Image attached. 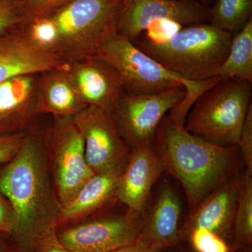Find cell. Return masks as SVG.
<instances>
[{
	"instance_id": "obj_27",
	"label": "cell",
	"mask_w": 252,
	"mask_h": 252,
	"mask_svg": "<svg viewBox=\"0 0 252 252\" xmlns=\"http://www.w3.org/2000/svg\"><path fill=\"white\" fill-rule=\"evenodd\" d=\"M247 173L252 175V105L249 109L238 144Z\"/></svg>"
},
{
	"instance_id": "obj_34",
	"label": "cell",
	"mask_w": 252,
	"mask_h": 252,
	"mask_svg": "<svg viewBox=\"0 0 252 252\" xmlns=\"http://www.w3.org/2000/svg\"><path fill=\"white\" fill-rule=\"evenodd\" d=\"M197 1L201 3L202 4L205 5V6H209L210 3H212L214 0H197Z\"/></svg>"
},
{
	"instance_id": "obj_19",
	"label": "cell",
	"mask_w": 252,
	"mask_h": 252,
	"mask_svg": "<svg viewBox=\"0 0 252 252\" xmlns=\"http://www.w3.org/2000/svg\"><path fill=\"white\" fill-rule=\"evenodd\" d=\"M86 107L73 86L67 67L39 74L38 109L40 115L74 117Z\"/></svg>"
},
{
	"instance_id": "obj_16",
	"label": "cell",
	"mask_w": 252,
	"mask_h": 252,
	"mask_svg": "<svg viewBox=\"0 0 252 252\" xmlns=\"http://www.w3.org/2000/svg\"><path fill=\"white\" fill-rule=\"evenodd\" d=\"M241 176L235 174L190 210L183 220L181 238L186 243L187 235L195 228L213 232L229 245Z\"/></svg>"
},
{
	"instance_id": "obj_21",
	"label": "cell",
	"mask_w": 252,
	"mask_h": 252,
	"mask_svg": "<svg viewBox=\"0 0 252 252\" xmlns=\"http://www.w3.org/2000/svg\"><path fill=\"white\" fill-rule=\"evenodd\" d=\"M252 246V175L240 177V188L234 221L230 235V251L234 252Z\"/></svg>"
},
{
	"instance_id": "obj_33",
	"label": "cell",
	"mask_w": 252,
	"mask_h": 252,
	"mask_svg": "<svg viewBox=\"0 0 252 252\" xmlns=\"http://www.w3.org/2000/svg\"><path fill=\"white\" fill-rule=\"evenodd\" d=\"M165 252H194L190 246L186 245V243L182 244L175 248L169 249Z\"/></svg>"
},
{
	"instance_id": "obj_3",
	"label": "cell",
	"mask_w": 252,
	"mask_h": 252,
	"mask_svg": "<svg viewBox=\"0 0 252 252\" xmlns=\"http://www.w3.org/2000/svg\"><path fill=\"white\" fill-rule=\"evenodd\" d=\"M121 0H71L48 17L24 24L34 41L69 64L94 57L115 29Z\"/></svg>"
},
{
	"instance_id": "obj_26",
	"label": "cell",
	"mask_w": 252,
	"mask_h": 252,
	"mask_svg": "<svg viewBox=\"0 0 252 252\" xmlns=\"http://www.w3.org/2000/svg\"><path fill=\"white\" fill-rule=\"evenodd\" d=\"M24 24L18 0H0V34Z\"/></svg>"
},
{
	"instance_id": "obj_36",
	"label": "cell",
	"mask_w": 252,
	"mask_h": 252,
	"mask_svg": "<svg viewBox=\"0 0 252 252\" xmlns=\"http://www.w3.org/2000/svg\"><path fill=\"white\" fill-rule=\"evenodd\" d=\"M121 1H123V2L125 3L127 0H121Z\"/></svg>"
},
{
	"instance_id": "obj_2",
	"label": "cell",
	"mask_w": 252,
	"mask_h": 252,
	"mask_svg": "<svg viewBox=\"0 0 252 252\" xmlns=\"http://www.w3.org/2000/svg\"><path fill=\"white\" fill-rule=\"evenodd\" d=\"M153 144L164 172L183 187L190 210L235 175L238 147L194 135L169 117L162 119Z\"/></svg>"
},
{
	"instance_id": "obj_13",
	"label": "cell",
	"mask_w": 252,
	"mask_h": 252,
	"mask_svg": "<svg viewBox=\"0 0 252 252\" xmlns=\"http://www.w3.org/2000/svg\"><path fill=\"white\" fill-rule=\"evenodd\" d=\"M67 66L34 41L24 25L0 34V84L16 76L41 74Z\"/></svg>"
},
{
	"instance_id": "obj_9",
	"label": "cell",
	"mask_w": 252,
	"mask_h": 252,
	"mask_svg": "<svg viewBox=\"0 0 252 252\" xmlns=\"http://www.w3.org/2000/svg\"><path fill=\"white\" fill-rule=\"evenodd\" d=\"M142 212L127 209L121 215L84 220L58 230L60 242L70 252H110L140 236Z\"/></svg>"
},
{
	"instance_id": "obj_30",
	"label": "cell",
	"mask_w": 252,
	"mask_h": 252,
	"mask_svg": "<svg viewBox=\"0 0 252 252\" xmlns=\"http://www.w3.org/2000/svg\"><path fill=\"white\" fill-rule=\"evenodd\" d=\"M57 233L49 235L39 242L33 252H70L60 242Z\"/></svg>"
},
{
	"instance_id": "obj_10",
	"label": "cell",
	"mask_w": 252,
	"mask_h": 252,
	"mask_svg": "<svg viewBox=\"0 0 252 252\" xmlns=\"http://www.w3.org/2000/svg\"><path fill=\"white\" fill-rule=\"evenodd\" d=\"M84 141L86 160L94 173L124 168L131 152L112 114L87 106L73 117Z\"/></svg>"
},
{
	"instance_id": "obj_31",
	"label": "cell",
	"mask_w": 252,
	"mask_h": 252,
	"mask_svg": "<svg viewBox=\"0 0 252 252\" xmlns=\"http://www.w3.org/2000/svg\"><path fill=\"white\" fill-rule=\"evenodd\" d=\"M166 250H154L149 248L148 246L137 239L134 243L122 248L117 249L110 252H165Z\"/></svg>"
},
{
	"instance_id": "obj_12",
	"label": "cell",
	"mask_w": 252,
	"mask_h": 252,
	"mask_svg": "<svg viewBox=\"0 0 252 252\" xmlns=\"http://www.w3.org/2000/svg\"><path fill=\"white\" fill-rule=\"evenodd\" d=\"M182 205L175 187L162 182L143 212L138 240L154 250H167L184 244L181 238Z\"/></svg>"
},
{
	"instance_id": "obj_20",
	"label": "cell",
	"mask_w": 252,
	"mask_h": 252,
	"mask_svg": "<svg viewBox=\"0 0 252 252\" xmlns=\"http://www.w3.org/2000/svg\"><path fill=\"white\" fill-rule=\"evenodd\" d=\"M219 77L221 80L238 78L252 84V18L233 34L229 52Z\"/></svg>"
},
{
	"instance_id": "obj_14",
	"label": "cell",
	"mask_w": 252,
	"mask_h": 252,
	"mask_svg": "<svg viewBox=\"0 0 252 252\" xmlns=\"http://www.w3.org/2000/svg\"><path fill=\"white\" fill-rule=\"evenodd\" d=\"M67 72L83 103L112 112L125 92L122 78L109 63L96 57L68 64Z\"/></svg>"
},
{
	"instance_id": "obj_32",
	"label": "cell",
	"mask_w": 252,
	"mask_h": 252,
	"mask_svg": "<svg viewBox=\"0 0 252 252\" xmlns=\"http://www.w3.org/2000/svg\"><path fill=\"white\" fill-rule=\"evenodd\" d=\"M0 252H23L9 238L0 237Z\"/></svg>"
},
{
	"instance_id": "obj_8",
	"label": "cell",
	"mask_w": 252,
	"mask_h": 252,
	"mask_svg": "<svg viewBox=\"0 0 252 252\" xmlns=\"http://www.w3.org/2000/svg\"><path fill=\"white\" fill-rule=\"evenodd\" d=\"M184 86L152 94L124 92L112 109L123 140L132 149L153 143L162 119L185 100Z\"/></svg>"
},
{
	"instance_id": "obj_15",
	"label": "cell",
	"mask_w": 252,
	"mask_h": 252,
	"mask_svg": "<svg viewBox=\"0 0 252 252\" xmlns=\"http://www.w3.org/2000/svg\"><path fill=\"white\" fill-rule=\"evenodd\" d=\"M164 173L161 159L151 143L131 149L118 181L115 198L129 210L143 212L154 185Z\"/></svg>"
},
{
	"instance_id": "obj_25",
	"label": "cell",
	"mask_w": 252,
	"mask_h": 252,
	"mask_svg": "<svg viewBox=\"0 0 252 252\" xmlns=\"http://www.w3.org/2000/svg\"><path fill=\"white\" fill-rule=\"evenodd\" d=\"M71 0H18L24 24L46 18L69 3Z\"/></svg>"
},
{
	"instance_id": "obj_23",
	"label": "cell",
	"mask_w": 252,
	"mask_h": 252,
	"mask_svg": "<svg viewBox=\"0 0 252 252\" xmlns=\"http://www.w3.org/2000/svg\"><path fill=\"white\" fill-rule=\"evenodd\" d=\"M186 243L194 252H231L223 239L203 228L192 230L187 235Z\"/></svg>"
},
{
	"instance_id": "obj_7",
	"label": "cell",
	"mask_w": 252,
	"mask_h": 252,
	"mask_svg": "<svg viewBox=\"0 0 252 252\" xmlns=\"http://www.w3.org/2000/svg\"><path fill=\"white\" fill-rule=\"evenodd\" d=\"M51 180L61 207L94 175L73 117H56L46 136Z\"/></svg>"
},
{
	"instance_id": "obj_35",
	"label": "cell",
	"mask_w": 252,
	"mask_h": 252,
	"mask_svg": "<svg viewBox=\"0 0 252 252\" xmlns=\"http://www.w3.org/2000/svg\"><path fill=\"white\" fill-rule=\"evenodd\" d=\"M234 252H252V248H250L248 249H245V250H240V251H237Z\"/></svg>"
},
{
	"instance_id": "obj_17",
	"label": "cell",
	"mask_w": 252,
	"mask_h": 252,
	"mask_svg": "<svg viewBox=\"0 0 252 252\" xmlns=\"http://www.w3.org/2000/svg\"><path fill=\"white\" fill-rule=\"evenodd\" d=\"M39 74L16 76L0 84V136L26 132L33 127L38 109Z\"/></svg>"
},
{
	"instance_id": "obj_18",
	"label": "cell",
	"mask_w": 252,
	"mask_h": 252,
	"mask_svg": "<svg viewBox=\"0 0 252 252\" xmlns=\"http://www.w3.org/2000/svg\"><path fill=\"white\" fill-rule=\"evenodd\" d=\"M124 168L94 173L74 198L61 207L58 230L86 220L116 199L118 181Z\"/></svg>"
},
{
	"instance_id": "obj_24",
	"label": "cell",
	"mask_w": 252,
	"mask_h": 252,
	"mask_svg": "<svg viewBox=\"0 0 252 252\" xmlns=\"http://www.w3.org/2000/svg\"><path fill=\"white\" fill-rule=\"evenodd\" d=\"M184 27L185 26L181 23L168 18L156 19L149 23L138 38L152 44H163L170 40Z\"/></svg>"
},
{
	"instance_id": "obj_22",
	"label": "cell",
	"mask_w": 252,
	"mask_h": 252,
	"mask_svg": "<svg viewBox=\"0 0 252 252\" xmlns=\"http://www.w3.org/2000/svg\"><path fill=\"white\" fill-rule=\"evenodd\" d=\"M252 0H215L209 23L233 35L252 18Z\"/></svg>"
},
{
	"instance_id": "obj_6",
	"label": "cell",
	"mask_w": 252,
	"mask_h": 252,
	"mask_svg": "<svg viewBox=\"0 0 252 252\" xmlns=\"http://www.w3.org/2000/svg\"><path fill=\"white\" fill-rule=\"evenodd\" d=\"M252 83L238 78L221 80L195 100L185 127L215 143L238 146L252 104Z\"/></svg>"
},
{
	"instance_id": "obj_1",
	"label": "cell",
	"mask_w": 252,
	"mask_h": 252,
	"mask_svg": "<svg viewBox=\"0 0 252 252\" xmlns=\"http://www.w3.org/2000/svg\"><path fill=\"white\" fill-rule=\"evenodd\" d=\"M0 189L16 217L11 241L23 252L57 233L61 205L50 174L46 136L32 127L15 157L0 167Z\"/></svg>"
},
{
	"instance_id": "obj_29",
	"label": "cell",
	"mask_w": 252,
	"mask_h": 252,
	"mask_svg": "<svg viewBox=\"0 0 252 252\" xmlns=\"http://www.w3.org/2000/svg\"><path fill=\"white\" fill-rule=\"evenodd\" d=\"M26 132L0 136V167L15 157L24 138Z\"/></svg>"
},
{
	"instance_id": "obj_4",
	"label": "cell",
	"mask_w": 252,
	"mask_h": 252,
	"mask_svg": "<svg viewBox=\"0 0 252 252\" xmlns=\"http://www.w3.org/2000/svg\"><path fill=\"white\" fill-rule=\"evenodd\" d=\"M94 57L109 63L117 71L126 92L152 94L184 86L187 92L185 100L170 112L172 119L180 124H185L199 96L220 80V77L204 81L185 80L141 51L116 28L104 37Z\"/></svg>"
},
{
	"instance_id": "obj_28",
	"label": "cell",
	"mask_w": 252,
	"mask_h": 252,
	"mask_svg": "<svg viewBox=\"0 0 252 252\" xmlns=\"http://www.w3.org/2000/svg\"><path fill=\"white\" fill-rule=\"evenodd\" d=\"M16 225L14 208L0 189V237L11 238Z\"/></svg>"
},
{
	"instance_id": "obj_11",
	"label": "cell",
	"mask_w": 252,
	"mask_h": 252,
	"mask_svg": "<svg viewBox=\"0 0 252 252\" xmlns=\"http://www.w3.org/2000/svg\"><path fill=\"white\" fill-rule=\"evenodd\" d=\"M168 18L184 26L209 23L210 7L197 0H127L118 17L116 30L134 41L151 21Z\"/></svg>"
},
{
	"instance_id": "obj_5",
	"label": "cell",
	"mask_w": 252,
	"mask_h": 252,
	"mask_svg": "<svg viewBox=\"0 0 252 252\" xmlns=\"http://www.w3.org/2000/svg\"><path fill=\"white\" fill-rule=\"evenodd\" d=\"M233 35L210 23L185 26L170 40L155 44L138 39L137 47L165 69L185 80L204 81L219 77Z\"/></svg>"
}]
</instances>
